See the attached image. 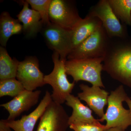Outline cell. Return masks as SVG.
<instances>
[{
	"instance_id": "cell-23",
	"label": "cell",
	"mask_w": 131,
	"mask_h": 131,
	"mask_svg": "<svg viewBox=\"0 0 131 131\" xmlns=\"http://www.w3.org/2000/svg\"><path fill=\"white\" fill-rule=\"evenodd\" d=\"M12 129L7 125L5 119H1L0 121V131H12Z\"/></svg>"
},
{
	"instance_id": "cell-24",
	"label": "cell",
	"mask_w": 131,
	"mask_h": 131,
	"mask_svg": "<svg viewBox=\"0 0 131 131\" xmlns=\"http://www.w3.org/2000/svg\"><path fill=\"white\" fill-rule=\"evenodd\" d=\"M105 131H126L120 128H118V127H113V128H111L110 129H107Z\"/></svg>"
},
{
	"instance_id": "cell-4",
	"label": "cell",
	"mask_w": 131,
	"mask_h": 131,
	"mask_svg": "<svg viewBox=\"0 0 131 131\" xmlns=\"http://www.w3.org/2000/svg\"><path fill=\"white\" fill-rule=\"evenodd\" d=\"M103 59V58H99L67 60L66 73L73 77L75 82L85 81L92 86L105 88L101 78Z\"/></svg>"
},
{
	"instance_id": "cell-11",
	"label": "cell",
	"mask_w": 131,
	"mask_h": 131,
	"mask_svg": "<svg viewBox=\"0 0 131 131\" xmlns=\"http://www.w3.org/2000/svg\"><path fill=\"white\" fill-rule=\"evenodd\" d=\"M40 90L29 91L25 90L11 101L1 105L9 113L8 120H15L24 112L28 111L38 102Z\"/></svg>"
},
{
	"instance_id": "cell-2",
	"label": "cell",
	"mask_w": 131,
	"mask_h": 131,
	"mask_svg": "<svg viewBox=\"0 0 131 131\" xmlns=\"http://www.w3.org/2000/svg\"><path fill=\"white\" fill-rule=\"evenodd\" d=\"M129 96L124 86L121 85L112 91L108 98L107 108L105 113L100 122L106 121V130L118 127L125 130L131 126V112L124 107L123 102Z\"/></svg>"
},
{
	"instance_id": "cell-8",
	"label": "cell",
	"mask_w": 131,
	"mask_h": 131,
	"mask_svg": "<svg viewBox=\"0 0 131 131\" xmlns=\"http://www.w3.org/2000/svg\"><path fill=\"white\" fill-rule=\"evenodd\" d=\"M44 76L36 58L29 57L19 62L16 78L26 90L35 91L44 86Z\"/></svg>"
},
{
	"instance_id": "cell-9",
	"label": "cell",
	"mask_w": 131,
	"mask_h": 131,
	"mask_svg": "<svg viewBox=\"0 0 131 131\" xmlns=\"http://www.w3.org/2000/svg\"><path fill=\"white\" fill-rule=\"evenodd\" d=\"M69 118L62 105L52 101L40 118L37 131H67Z\"/></svg>"
},
{
	"instance_id": "cell-19",
	"label": "cell",
	"mask_w": 131,
	"mask_h": 131,
	"mask_svg": "<svg viewBox=\"0 0 131 131\" xmlns=\"http://www.w3.org/2000/svg\"><path fill=\"white\" fill-rule=\"evenodd\" d=\"M108 2L119 19L131 26V0H108Z\"/></svg>"
},
{
	"instance_id": "cell-25",
	"label": "cell",
	"mask_w": 131,
	"mask_h": 131,
	"mask_svg": "<svg viewBox=\"0 0 131 131\" xmlns=\"http://www.w3.org/2000/svg\"><path fill=\"white\" fill-rule=\"evenodd\" d=\"M125 102L127 105L129 106V110H130L131 112V98L128 97Z\"/></svg>"
},
{
	"instance_id": "cell-6",
	"label": "cell",
	"mask_w": 131,
	"mask_h": 131,
	"mask_svg": "<svg viewBox=\"0 0 131 131\" xmlns=\"http://www.w3.org/2000/svg\"><path fill=\"white\" fill-rule=\"evenodd\" d=\"M49 17L52 24L70 31L83 19L72 2L63 0H51Z\"/></svg>"
},
{
	"instance_id": "cell-3",
	"label": "cell",
	"mask_w": 131,
	"mask_h": 131,
	"mask_svg": "<svg viewBox=\"0 0 131 131\" xmlns=\"http://www.w3.org/2000/svg\"><path fill=\"white\" fill-rule=\"evenodd\" d=\"M52 59L54 64L53 70L49 74L45 75L44 81L45 84H49L52 88V101L62 105L72 93L75 82H70L67 78L66 69L67 59L61 58L59 53L55 51Z\"/></svg>"
},
{
	"instance_id": "cell-13",
	"label": "cell",
	"mask_w": 131,
	"mask_h": 131,
	"mask_svg": "<svg viewBox=\"0 0 131 131\" xmlns=\"http://www.w3.org/2000/svg\"><path fill=\"white\" fill-rule=\"evenodd\" d=\"M52 101L51 94L49 91H46L38 105L30 113L16 120L5 119L6 123L14 131H33L38 121Z\"/></svg>"
},
{
	"instance_id": "cell-5",
	"label": "cell",
	"mask_w": 131,
	"mask_h": 131,
	"mask_svg": "<svg viewBox=\"0 0 131 131\" xmlns=\"http://www.w3.org/2000/svg\"><path fill=\"white\" fill-rule=\"evenodd\" d=\"M110 38L103 26L68 55V60L104 58Z\"/></svg>"
},
{
	"instance_id": "cell-16",
	"label": "cell",
	"mask_w": 131,
	"mask_h": 131,
	"mask_svg": "<svg viewBox=\"0 0 131 131\" xmlns=\"http://www.w3.org/2000/svg\"><path fill=\"white\" fill-rule=\"evenodd\" d=\"M22 3L23 8L17 17L23 24L24 32L28 37H34L41 30L43 25L41 16L37 12L29 8V4L26 1Z\"/></svg>"
},
{
	"instance_id": "cell-7",
	"label": "cell",
	"mask_w": 131,
	"mask_h": 131,
	"mask_svg": "<svg viewBox=\"0 0 131 131\" xmlns=\"http://www.w3.org/2000/svg\"><path fill=\"white\" fill-rule=\"evenodd\" d=\"M88 14L98 18L110 38L126 37V31L112 9L108 0H101L90 8Z\"/></svg>"
},
{
	"instance_id": "cell-21",
	"label": "cell",
	"mask_w": 131,
	"mask_h": 131,
	"mask_svg": "<svg viewBox=\"0 0 131 131\" xmlns=\"http://www.w3.org/2000/svg\"><path fill=\"white\" fill-rule=\"evenodd\" d=\"M32 9L37 12L41 16L43 25L50 24L49 17V9L51 0H27Z\"/></svg>"
},
{
	"instance_id": "cell-14",
	"label": "cell",
	"mask_w": 131,
	"mask_h": 131,
	"mask_svg": "<svg viewBox=\"0 0 131 131\" xmlns=\"http://www.w3.org/2000/svg\"><path fill=\"white\" fill-rule=\"evenodd\" d=\"M66 104L73 109V112L69 118V124L89 123L99 124L98 119H95L92 114V110L85 105L79 98L73 95H68L66 100Z\"/></svg>"
},
{
	"instance_id": "cell-15",
	"label": "cell",
	"mask_w": 131,
	"mask_h": 131,
	"mask_svg": "<svg viewBox=\"0 0 131 131\" xmlns=\"http://www.w3.org/2000/svg\"><path fill=\"white\" fill-rule=\"evenodd\" d=\"M102 26L98 18L87 15L71 31L72 50Z\"/></svg>"
},
{
	"instance_id": "cell-22",
	"label": "cell",
	"mask_w": 131,
	"mask_h": 131,
	"mask_svg": "<svg viewBox=\"0 0 131 131\" xmlns=\"http://www.w3.org/2000/svg\"><path fill=\"white\" fill-rule=\"evenodd\" d=\"M69 127L74 131H105V125L99 124L78 123L70 125Z\"/></svg>"
},
{
	"instance_id": "cell-10",
	"label": "cell",
	"mask_w": 131,
	"mask_h": 131,
	"mask_svg": "<svg viewBox=\"0 0 131 131\" xmlns=\"http://www.w3.org/2000/svg\"><path fill=\"white\" fill-rule=\"evenodd\" d=\"M71 31L51 23L45 26L44 29V36L48 45L61 58H67L72 50Z\"/></svg>"
},
{
	"instance_id": "cell-20",
	"label": "cell",
	"mask_w": 131,
	"mask_h": 131,
	"mask_svg": "<svg viewBox=\"0 0 131 131\" xmlns=\"http://www.w3.org/2000/svg\"><path fill=\"white\" fill-rule=\"evenodd\" d=\"M21 83L16 78L0 81V97L8 96L14 97L25 90Z\"/></svg>"
},
{
	"instance_id": "cell-12",
	"label": "cell",
	"mask_w": 131,
	"mask_h": 131,
	"mask_svg": "<svg viewBox=\"0 0 131 131\" xmlns=\"http://www.w3.org/2000/svg\"><path fill=\"white\" fill-rule=\"evenodd\" d=\"M82 92L78 94L81 101H84L89 107L101 118L105 114L104 107L108 103V93L98 86L90 87L86 84L80 85Z\"/></svg>"
},
{
	"instance_id": "cell-18",
	"label": "cell",
	"mask_w": 131,
	"mask_h": 131,
	"mask_svg": "<svg viewBox=\"0 0 131 131\" xmlns=\"http://www.w3.org/2000/svg\"><path fill=\"white\" fill-rule=\"evenodd\" d=\"M19 62L13 59L4 47H0V80L16 78Z\"/></svg>"
},
{
	"instance_id": "cell-17",
	"label": "cell",
	"mask_w": 131,
	"mask_h": 131,
	"mask_svg": "<svg viewBox=\"0 0 131 131\" xmlns=\"http://www.w3.org/2000/svg\"><path fill=\"white\" fill-rule=\"evenodd\" d=\"M23 31V26L18 19L13 18L7 12L1 14L0 17V43L6 47L12 35L19 34Z\"/></svg>"
},
{
	"instance_id": "cell-1",
	"label": "cell",
	"mask_w": 131,
	"mask_h": 131,
	"mask_svg": "<svg viewBox=\"0 0 131 131\" xmlns=\"http://www.w3.org/2000/svg\"><path fill=\"white\" fill-rule=\"evenodd\" d=\"M126 37L110 38L103 58V70L131 89V43Z\"/></svg>"
}]
</instances>
